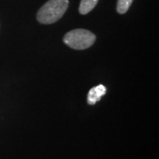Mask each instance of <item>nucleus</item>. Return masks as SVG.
Here are the masks:
<instances>
[{
	"instance_id": "obj_1",
	"label": "nucleus",
	"mask_w": 159,
	"mask_h": 159,
	"mask_svg": "<svg viewBox=\"0 0 159 159\" xmlns=\"http://www.w3.org/2000/svg\"><path fill=\"white\" fill-rule=\"evenodd\" d=\"M68 6V0H49L39 9L36 19L41 24L57 22L63 17Z\"/></svg>"
},
{
	"instance_id": "obj_2",
	"label": "nucleus",
	"mask_w": 159,
	"mask_h": 159,
	"mask_svg": "<svg viewBox=\"0 0 159 159\" xmlns=\"http://www.w3.org/2000/svg\"><path fill=\"white\" fill-rule=\"evenodd\" d=\"M63 41L70 48L81 51L89 48L95 43L96 35L87 29H74L65 34Z\"/></svg>"
},
{
	"instance_id": "obj_3",
	"label": "nucleus",
	"mask_w": 159,
	"mask_h": 159,
	"mask_svg": "<svg viewBox=\"0 0 159 159\" xmlns=\"http://www.w3.org/2000/svg\"><path fill=\"white\" fill-rule=\"evenodd\" d=\"M106 93V88L103 85H98L92 88L88 95V103L89 105H94L98 101H100L101 97Z\"/></svg>"
},
{
	"instance_id": "obj_4",
	"label": "nucleus",
	"mask_w": 159,
	"mask_h": 159,
	"mask_svg": "<svg viewBox=\"0 0 159 159\" xmlns=\"http://www.w3.org/2000/svg\"><path fill=\"white\" fill-rule=\"evenodd\" d=\"M98 0H81L80 4L79 11L80 14L85 15L91 11L97 5Z\"/></svg>"
},
{
	"instance_id": "obj_5",
	"label": "nucleus",
	"mask_w": 159,
	"mask_h": 159,
	"mask_svg": "<svg viewBox=\"0 0 159 159\" xmlns=\"http://www.w3.org/2000/svg\"><path fill=\"white\" fill-rule=\"evenodd\" d=\"M133 0H118L117 4V11L119 14H124L130 8Z\"/></svg>"
}]
</instances>
